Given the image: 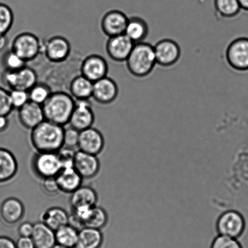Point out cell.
I'll use <instances>...</instances> for the list:
<instances>
[{
  "mask_svg": "<svg viewBox=\"0 0 248 248\" xmlns=\"http://www.w3.org/2000/svg\"><path fill=\"white\" fill-rule=\"evenodd\" d=\"M34 173L41 179L56 177L62 169L57 152H38L31 161Z\"/></svg>",
  "mask_w": 248,
  "mask_h": 248,
  "instance_id": "obj_7",
  "label": "cell"
},
{
  "mask_svg": "<svg viewBox=\"0 0 248 248\" xmlns=\"http://www.w3.org/2000/svg\"><path fill=\"white\" fill-rule=\"evenodd\" d=\"M16 245V248H35L31 237H19Z\"/></svg>",
  "mask_w": 248,
  "mask_h": 248,
  "instance_id": "obj_41",
  "label": "cell"
},
{
  "mask_svg": "<svg viewBox=\"0 0 248 248\" xmlns=\"http://www.w3.org/2000/svg\"><path fill=\"white\" fill-rule=\"evenodd\" d=\"M8 43V39L6 35H0V52L4 50Z\"/></svg>",
  "mask_w": 248,
  "mask_h": 248,
  "instance_id": "obj_44",
  "label": "cell"
},
{
  "mask_svg": "<svg viewBox=\"0 0 248 248\" xmlns=\"http://www.w3.org/2000/svg\"><path fill=\"white\" fill-rule=\"evenodd\" d=\"M105 140L99 130L92 127L80 131L78 148L89 154L98 155L103 151Z\"/></svg>",
  "mask_w": 248,
  "mask_h": 248,
  "instance_id": "obj_15",
  "label": "cell"
},
{
  "mask_svg": "<svg viewBox=\"0 0 248 248\" xmlns=\"http://www.w3.org/2000/svg\"><path fill=\"white\" fill-rule=\"evenodd\" d=\"M225 58L232 69L248 71V38L242 36L231 41L225 51Z\"/></svg>",
  "mask_w": 248,
  "mask_h": 248,
  "instance_id": "obj_8",
  "label": "cell"
},
{
  "mask_svg": "<svg viewBox=\"0 0 248 248\" xmlns=\"http://www.w3.org/2000/svg\"><path fill=\"white\" fill-rule=\"evenodd\" d=\"M13 110L9 91L0 87V116H8Z\"/></svg>",
  "mask_w": 248,
  "mask_h": 248,
  "instance_id": "obj_37",
  "label": "cell"
},
{
  "mask_svg": "<svg viewBox=\"0 0 248 248\" xmlns=\"http://www.w3.org/2000/svg\"><path fill=\"white\" fill-rule=\"evenodd\" d=\"M157 65L162 67H170L179 62L181 49L179 44L171 39L159 40L154 46Z\"/></svg>",
  "mask_w": 248,
  "mask_h": 248,
  "instance_id": "obj_9",
  "label": "cell"
},
{
  "mask_svg": "<svg viewBox=\"0 0 248 248\" xmlns=\"http://www.w3.org/2000/svg\"><path fill=\"white\" fill-rule=\"evenodd\" d=\"M34 224L29 222L21 223L18 228L19 237H31L33 231Z\"/></svg>",
  "mask_w": 248,
  "mask_h": 248,
  "instance_id": "obj_40",
  "label": "cell"
},
{
  "mask_svg": "<svg viewBox=\"0 0 248 248\" xmlns=\"http://www.w3.org/2000/svg\"><path fill=\"white\" fill-rule=\"evenodd\" d=\"M79 131L70 126L69 128L65 129L64 138H63V147L75 149L78 145Z\"/></svg>",
  "mask_w": 248,
  "mask_h": 248,
  "instance_id": "obj_36",
  "label": "cell"
},
{
  "mask_svg": "<svg viewBox=\"0 0 248 248\" xmlns=\"http://www.w3.org/2000/svg\"><path fill=\"white\" fill-rule=\"evenodd\" d=\"M75 152L76 151H75V149L65 147H62L57 152L60 162L62 163V168L74 167Z\"/></svg>",
  "mask_w": 248,
  "mask_h": 248,
  "instance_id": "obj_38",
  "label": "cell"
},
{
  "mask_svg": "<svg viewBox=\"0 0 248 248\" xmlns=\"http://www.w3.org/2000/svg\"><path fill=\"white\" fill-rule=\"evenodd\" d=\"M125 63L128 72L133 76L147 77L157 65L154 46L145 41L135 44Z\"/></svg>",
  "mask_w": 248,
  "mask_h": 248,
  "instance_id": "obj_3",
  "label": "cell"
},
{
  "mask_svg": "<svg viewBox=\"0 0 248 248\" xmlns=\"http://www.w3.org/2000/svg\"><path fill=\"white\" fill-rule=\"evenodd\" d=\"M79 231L67 224L55 231L56 243L69 248L76 247Z\"/></svg>",
  "mask_w": 248,
  "mask_h": 248,
  "instance_id": "obj_28",
  "label": "cell"
},
{
  "mask_svg": "<svg viewBox=\"0 0 248 248\" xmlns=\"http://www.w3.org/2000/svg\"><path fill=\"white\" fill-rule=\"evenodd\" d=\"M129 17L123 11L111 10L104 15L101 21L102 31L108 37L125 33Z\"/></svg>",
  "mask_w": 248,
  "mask_h": 248,
  "instance_id": "obj_16",
  "label": "cell"
},
{
  "mask_svg": "<svg viewBox=\"0 0 248 248\" xmlns=\"http://www.w3.org/2000/svg\"><path fill=\"white\" fill-rule=\"evenodd\" d=\"M76 101L74 111L70 116L69 125L78 131L92 127L95 120L92 104L90 99Z\"/></svg>",
  "mask_w": 248,
  "mask_h": 248,
  "instance_id": "obj_10",
  "label": "cell"
},
{
  "mask_svg": "<svg viewBox=\"0 0 248 248\" xmlns=\"http://www.w3.org/2000/svg\"><path fill=\"white\" fill-rule=\"evenodd\" d=\"M31 238L35 248H52L57 244L55 231L41 221L34 224Z\"/></svg>",
  "mask_w": 248,
  "mask_h": 248,
  "instance_id": "obj_22",
  "label": "cell"
},
{
  "mask_svg": "<svg viewBox=\"0 0 248 248\" xmlns=\"http://www.w3.org/2000/svg\"><path fill=\"white\" fill-rule=\"evenodd\" d=\"M9 125L8 116H0V133L4 132L8 128Z\"/></svg>",
  "mask_w": 248,
  "mask_h": 248,
  "instance_id": "obj_43",
  "label": "cell"
},
{
  "mask_svg": "<svg viewBox=\"0 0 248 248\" xmlns=\"http://www.w3.org/2000/svg\"><path fill=\"white\" fill-rule=\"evenodd\" d=\"M14 21V15L8 5L0 2V35H6Z\"/></svg>",
  "mask_w": 248,
  "mask_h": 248,
  "instance_id": "obj_32",
  "label": "cell"
},
{
  "mask_svg": "<svg viewBox=\"0 0 248 248\" xmlns=\"http://www.w3.org/2000/svg\"><path fill=\"white\" fill-rule=\"evenodd\" d=\"M242 10L248 12V0H239Z\"/></svg>",
  "mask_w": 248,
  "mask_h": 248,
  "instance_id": "obj_45",
  "label": "cell"
},
{
  "mask_svg": "<svg viewBox=\"0 0 248 248\" xmlns=\"http://www.w3.org/2000/svg\"><path fill=\"white\" fill-rule=\"evenodd\" d=\"M125 34L111 36L107 41L106 50L110 59L116 62H125L135 45Z\"/></svg>",
  "mask_w": 248,
  "mask_h": 248,
  "instance_id": "obj_12",
  "label": "cell"
},
{
  "mask_svg": "<svg viewBox=\"0 0 248 248\" xmlns=\"http://www.w3.org/2000/svg\"><path fill=\"white\" fill-rule=\"evenodd\" d=\"M108 69L105 58L99 55L92 54L82 61L81 74L94 83L108 76Z\"/></svg>",
  "mask_w": 248,
  "mask_h": 248,
  "instance_id": "obj_13",
  "label": "cell"
},
{
  "mask_svg": "<svg viewBox=\"0 0 248 248\" xmlns=\"http://www.w3.org/2000/svg\"><path fill=\"white\" fill-rule=\"evenodd\" d=\"M119 87L115 80L106 76L93 83L92 98L103 105L113 103L117 99Z\"/></svg>",
  "mask_w": 248,
  "mask_h": 248,
  "instance_id": "obj_14",
  "label": "cell"
},
{
  "mask_svg": "<svg viewBox=\"0 0 248 248\" xmlns=\"http://www.w3.org/2000/svg\"><path fill=\"white\" fill-rule=\"evenodd\" d=\"M246 227L247 222L244 215L234 210L225 211L216 222L218 234L237 239L244 234Z\"/></svg>",
  "mask_w": 248,
  "mask_h": 248,
  "instance_id": "obj_5",
  "label": "cell"
},
{
  "mask_svg": "<svg viewBox=\"0 0 248 248\" xmlns=\"http://www.w3.org/2000/svg\"><path fill=\"white\" fill-rule=\"evenodd\" d=\"M149 33V26L147 21L140 17L133 16L128 18L125 33L134 43L143 42Z\"/></svg>",
  "mask_w": 248,
  "mask_h": 248,
  "instance_id": "obj_23",
  "label": "cell"
},
{
  "mask_svg": "<svg viewBox=\"0 0 248 248\" xmlns=\"http://www.w3.org/2000/svg\"><path fill=\"white\" fill-rule=\"evenodd\" d=\"M64 126L44 120L31 130V145L38 152H58L64 145Z\"/></svg>",
  "mask_w": 248,
  "mask_h": 248,
  "instance_id": "obj_1",
  "label": "cell"
},
{
  "mask_svg": "<svg viewBox=\"0 0 248 248\" xmlns=\"http://www.w3.org/2000/svg\"><path fill=\"white\" fill-rule=\"evenodd\" d=\"M4 70H17L27 66V62L12 50L7 51L2 58Z\"/></svg>",
  "mask_w": 248,
  "mask_h": 248,
  "instance_id": "obj_33",
  "label": "cell"
},
{
  "mask_svg": "<svg viewBox=\"0 0 248 248\" xmlns=\"http://www.w3.org/2000/svg\"><path fill=\"white\" fill-rule=\"evenodd\" d=\"M52 248H69L64 246H62V245H60L59 244H56L54 246H53Z\"/></svg>",
  "mask_w": 248,
  "mask_h": 248,
  "instance_id": "obj_46",
  "label": "cell"
},
{
  "mask_svg": "<svg viewBox=\"0 0 248 248\" xmlns=\"http://www.w3.org/2000/svg\"><path fill=\"white\" fill-rule=\"evenodd\" d=\"M75 103L74 97L67 92H52L42 105L45 120L62 126L67 125Z\"/></svg>",
  "mask_w": 248,
  "mask_h": 248,
  "instance_id": "obj_2",
  "label": "cell"
},
{
  "mask_svg": "<svg viewBox=\"0 0 248 248\" xmlns=\"http://www.w3.org/2000/svg\"><path fill=\"white\" fill-rule=\"evenodd\" d=\"M108 215L104 208L98 206L92 207L88 217L84 222V227L101 230L108 224Z\"/></svg>",
  "mask_w": 248,
  "mask_h": 248,
  "instance_id": "obj_30",
  "label": "cell"
},
{
  "mask_svg": "<svg viewBox=\"0 0 248 248\" xmlns=\"http://www.w3.org/2000/svg\"><path fill=\"white\" fill-rule=\"evenodd\" d=\"M210 248H243L237 239L218 234L214 239Z\"/></svg>",
  "mask_w": 248,
  "mask_h": 248,
  "instance_id": "obj_35",
  "label": "cell"
},
{
  "mask_svg": "<svg viewBox=\"0 0 248 248\" xmlns=\"http://www.w3.org/2000/svg\"><path fill=\"white\" fill-rule=\"evenodd\" d=\"M0 248H16V242L8 237H0Z\"/></svg>",
  "mask_w": 248,
  "mask_h": 248,
  "instance_id": "obj_42",
  "label": "cell"
},
{
  "mask_svg": "<svg viewBox=\"0 0 248 248\" xmlns=\"http://www.w3.org/2000/svg\"><path fill=\"white\" fill-rule=\"evenodd\" d=\"M103 241V234L101 230L84 227L79 231L75 248H100Z\"/></svg>",
  "mask_w": 248,
  "mask_h": 248,
  "instance_id": "obj_27",
  "label": "cell"
},
{
  "mask_svg": "<svg viewBox=\"0 0 248 248\" xmlns=\"http://www.w3.org/2000/svg\"><path fill=\"white\" fill-rule=\"evenodd\" d=\"M18 111L19 122L28 130H33L45 120L42 105L30 100Z\"/></svg>",
  "mask_w": 248,
  "mask_h": 248,
  "instance_id": "obj_18",
  "label": "cell"
},
{
  "mask_svg": "<svg viewBox=\"0 0 248 248\" xmlns=\"http://www.w3.org/2000/svg\"><path fill=\"white\" fill-rule=\"evenodd\" d=\"M10 99L14 109L18 110L29 101L28 91L14 89L9 91Z\"/></svg>",
  "mask_w": 248,
  "mask_h": 248,
  "instance_id": "obj_34",
  "label": "cell"
},
{
  "mask_svg": "<svg viewBox=\"0 0 248 248\" xmlns=\"http://www.w3.org/2000/svg\"><path fill=\"white\" fill-rule=\"evenodd\" d=\"M44 41L29 32L19 33L12 41L11 50L27 63L35 60L43 53Z\"/></svg>",
  "mask_w": 248,
  "mask_h": 248,
  "instance_id": "obj_4",
  "label": "cell"
},
{
  "mask_svg": "<svg viewBox=\"0 0 248 248\" xmlns=\"http://www.w3.org/2000/svg\"><path fill=\"white\" fill-rule=\"evenodd\" d=\"M214 3L216 13L224 19L234 18L242 10L239 0H215Z\"/></svg>",
  "mask_w": 248,
  "mask_h": 248,
  "instance_id": "obj_29",
  "label": "cell"
},
{
  "mask_svg": "<svg viewBox=\"0 0 248 248\" xmlns=\"http://www.w3.org/2000/svg\"><path fill=\"white\" fill-rule=\"evenodd\" d=\"M98 155L78 150L75 152L74 167L83 179L93 178L100 170Z\"/></svg>",
  "mask_w": 248,
  "mask_h": 248,
  "instance_id": "obj_17",
  "label": "cell"
},
{
  "mask_svg": "<svg viewBox=\"0 0 248 248\" xmlns=\"http://www.w3.org/2000/svg\"><path fill=\"white\" fill-rule=\"evenodd\" d=\"M16 157L9 150L0 148V183L11 181L18 172Z\"/></svg>",
  "mask_w": 248,
  "mask_h": 248,
  "instance_id": "obj_21",
  "label": "cell"
},
{
  "mask_svg": "<svg viewBox=\"0 0 248 248\" xmlns=\"http://www.w3.org/2000/svg\"><path fill=\"white\" fill-rule=\"evenodd\" d=\"M93 82L79 75L72 80L69 85L70 94L75 100L90 99L93 94Z\"/></svg>",
  "mask_w": 248,
  "mask_h": 248,
  "instance_id": "obj_26",
  "label": "cell"
},
{
  "mask_svg": "<svg viewBox=\"0 0 248 248\" xmlns=\"http://www.w3.org/2000/svg\"><path fill=\"white\" fill-rule=\"evenodd\" d=\"M24 212L23 203L15 198H6L0 206V215L4 222L8 225H14L23 218Z\"/></svg>",
  "mask_w": 248,
  "mask_h": 248,
  "instance_id": "obj_19",
  "label": "cell"
},
{
  "mask_svg": "<svg viewBox=\"0 0 248 248\" xmlns=\"http://www.w3.org/2000/svg\"><path fill=\"white\" fill-rule=\"evenodd\" d=\"M55 179L57 180L60 191L70 194L82 186L83 182V179L78 173L74 167L62 168Z\"/></svg>",
  "mask_w": 248,
  "mask_h": 248,
  "instance_id": "obj_20",
  "label": "cell"
},
{
  "mask_svg": "<svg viewBox=\"0 0 248 248\" xmlns=\"http://www.w3.org/2000/svg\"><path fill=\"white\" fill-rule=\"evenodd\" d=\"M2 83L11 90L29 91L38 83V75L33 68L25 67L17 70H5L2 75Z\"/></svg>",
  "mask_w": 248,
  "mask_h": 248,
  "instance_id": "obj_6",
  "label": "cell"
},
{
  "mask_svg": "<svg viewBox=\"0 0 248 248\" xmlns=\"http://www.w3.org/2000/svg\"><path fill=\"white\" fill-rule=\"evenodd\" d=\"M41 186L43 191L49 196L56 195L60 192L55 177L43 179Z\"/></svg>",
  "mask_w": 248,
  "mask_h": 248,
  "instance_id": "obj_39",
  "label": "cell"
},
{
  "mask_svg": "<svg viewBox=\"0 0 248 248\" xmlns=\"http://www.w3.org/2000/svg\"><path fill=\"white\" fill-rule=\"evenodd\" d=\"M28 92L29 100L40 105H43L52 93L50 87L43 83H37Z\"/></svg>",
  "mask_w": 248,
  "mask_h": 248,
  "instance_id": "obj_31",
  "label": "cell"
},
{
  "mask_svg": "<svg viewBox=\"0 0 248 248\" xmlns=\"http://www.w3.org/2000/svg\"><path fill=\"white\" fill-rule=\"evenodd\" d=\"M69 215L60 207H52L43 211L40 215L41 222L45 223L51 229L56 230L69 223Z\"/></svg>",
  "mask_w": 248,
  "mask_h": 248,
  "instance_id": "obj_25",
  "label": "cell"
},
{
  "mask_svg": "<svg viewBox=\"0 0 248 248\" xmlns=\"http://www.w3.org/2000/svg\"><path fill=\"white\" fill-rule=\"evenodd\" d=\"M98 197L93 188L88 186H81L71 194L70 204L72 209L80 206H96L98 203Z\"/></svg>",
  "mask_w": 248,
  "mask_h": 248,
  "instance_id": "obj_24",
  "label": "cell"
},
{
  "mask_svg": "<svg viewBox=\"0 0 248 248\" xmlns=\"http://www.w3.org/2000/svg\"><path fill=\"white\" fill-rule=\"evenodd\" d=\"M71 52V45L67 38L62 36H52L44 42L43 53L49 62H64Z\"/></svg>",
  "mask_w": 248,
  "mask_h": 248,
  "instance_id": "obj_11",
  "label": "cell"
}]
</instances>
